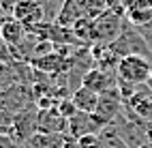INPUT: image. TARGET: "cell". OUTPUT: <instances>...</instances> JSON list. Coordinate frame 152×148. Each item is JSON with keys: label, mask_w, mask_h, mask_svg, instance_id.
Instances as JSON below:
<instances>
[{"label": "cell", "mask_w": 152, "mask_h": 148, "mask_svg": "<svg viewBox=\"0 0 152 148\" xmlns=\"http://www.w3.org/2000/svg\"><path fill=\"white\" fill-rule=\"evenodd\" d=\"M109 47L116 52L118 58H124V56H144V58H148V60H152V49H150L148 41L144 39V34L139 32V28L133 26L129 19H126V24L122 28V32H120V37Z\"/></svg>", "instance_id": "cell-1"}, {"label": "cell", "mask_w": 152, "mask_h": 148, "mask_svg": "<svg viewBox=\"0 0 152 148\" xmlns=\"http://www.w3.org/2000/svg\"><path fill=\"white\" fill-rule=\"evenodd\" d=\"M116 75H118V82H124L131 86H144L150 84L152 80V60L144 56H124L120 58L118 69H116Z\"/></svg>", "instance_id": "cell-2"}, {"label": "cell", "mask_w": 152, "mask_h": 148, "mask_svg": "<svg viewBox=\"0 0 152 148\" xmlns=\"http://www.w3.org/2000/svg\"><path fill=\"white\" fill-rule=\"evenodd\" d=\"M105 122L96 114H86V112H75L69 118V129L66 133L75 140H82L86 135H96L101 129H105Z\"/></svg>", "instance_id": "cell-3"}, {"label": "cell", "mask_w": 152, "mask_h": 148, "mask_svg": "<svg viewBox=\"0 0 152 148\" xmlns=\"http://www.w3.org/2000/svg\"><path fill=\"white\" fill-rule=\"evenodd\" d=\"M122 107H124L122 95H120L118 88H111V90L99 95V105H96V112H94V114H96L105 125H111L120 114H122Z\"/></svg>", "instance_id": "cell-4"}, {"label": "cell", "mask_w": 152, "mask_h": 148, "mask_svg": "<svg viewBox=\"0 0 152 148\" xmlns=\"http://www.w3.org/2000/svg\"><path fill=\"white\" fill-rule=\"evenodd\" d=\"M69 120L58 112V107H39L37 133H66Z\"/></svg>", "instance_id": "cell-5"}, {"label": "cell", "mask_w": 152, "mask_h": 148, "mask_svg": "<svg viewBox=\"0 0 152 148\" xmlns=\"http://www.w3.org/2000/svg\"><path fill=\"white\" fill-rule=\"evenodd\" d=\"M13 17L17 22H22L28 30L45 22V13H43V7L39 4V0H17Z\"/></svg>", "instance_id": "cell-6"}, {"label": "cell", "mask_w": 152, "mask_h": 148, "mask_svg": "<svg viewBox=\"0 0 152 148\" xmlns=\"http://www.w3.org/2000/svg\"><path fill=\"white\" fill-rule=\"evenodd\" d=\"M82 86H86V88H90V90L101 95V92L111 90V88H118V75H116V71H107V69L94 67L86 73Z\"/></svg>", "instance_id": "cell-7"}, {"label": "cell", "mask_w": 152, "mask_h": 148, "mask_svg": "<svg viewBox=\"0 0 152 148\" xmlns=\"http://www.w3.org/2000/svg\"><path fill=\"white\" fill-rule=\"evenodd\" d=\"M0 37L11 45V49H17L19 45L26 41L28 28L22 22H17V19H9V22H4L2 26H0Z\"/></svg>", "instance_id": "cell-8"}, {"label": "cell", "mask_w": 152, "mask_h": 148, "mask_svg": "<svg viewBox=\"0 0 152 148\" xmlns=\"http://www.w3.org/2000/svg\"><path fill=\"white\" fill-rule=\"evenodd\" d=\"M71 101L75 103L77 112H86V114H94L96 105H99V92L90 90L86 86H79L77 90L71 95Z\"/></svg>", "instance_id": "cell-9"}, {"label": "cell", "mask_w": 152, "mask_h": 148, "mask_svg": "<svg viewBox=\"0 0 152 148\" xmlns=\"http://www.w3.org/2000/svg\"><path fill=\"white\" fill-rule=\"evenodd\" d=\"M19 84H22V77H19L17 60L0 62V90H9V88L19 86Z\"/></svg>", "instance_id": "cell-10"}, {"label": "cell", "mask_w": 152, "mask_h": 148, "mask_svg": "<svg viewBox=\"0 0 152 148\" xmlns=\"http://www.w3.org/2000/svg\"><path fill=\"white\" fill-rule=\"evenodd\" d=\"M96 137H99V148H129L114 125H107L105 129H101Z\"/></svg>", "instance_id": "cell-11"}, {"label": "cell", "mask_w": 152, "mask_h": 148, "mask_svg": "<svg viewBox=\"0 0 152 148\" xmlns=\"http://www.w3.org/2000/svg\"><path fill=\"white\" fill-rule=\"evenodd\" d=\"M15 2L17 0H0V26L9 19H15L13 13H15Z\"/></svg>", "instance_id": "cell-12"}, {"label": "cell", "mask_w": 152, "mask_h": 148, "mask_svg": "<svg viewBox=\"0 0 152 148\" xmlns=\"http://www.w3.org/2000/svg\"><path fill=\"white\" fill-rule=\"evenodd\" d=\"M0 148H26V146H24V144H19V142H15L11 135L0 133Z\"/></svg>", "instance_id": "cell-13"}]
</instances>
